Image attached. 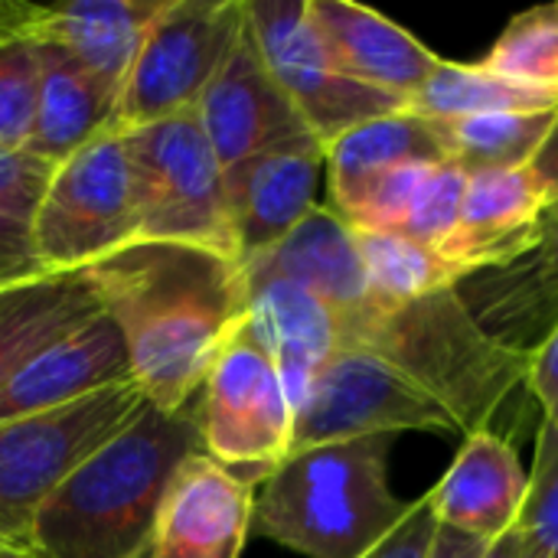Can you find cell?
<instances>
[{
    "mask_svg": "<svg viewBox=\"0 0 558 558\" xmlns=\"http://www.w3.org/2000/svg\"><path fill=\"white\" fill-rule=\"evenodd\" d=\"M435 167L438 163H405V167L386 170L366 186L360 203L340 219H347L356 232H399L405 216L412 213V203L422 183L428 180Z\"/></svg>",
    "mask_w": 558,
    "mask_h": 558,
    "instance_id": "1f68e13d",
    "label": "cell"
},
{
    "mask_svg": "<svg viewBox=\"0 0 558 558\" xmlns=\"http://www.w3.org/2000/svg\"><path fill=\"white\" fill-rule=\"evenodd\" d=\"M343 343L373 350L418 386L454 418L461 441L497 435L517 448L520 438H536L543 428L530 389L533 356L494 340L454 288L402 307L369 304L343 324Z\"/></svg>",
    "mask_w": 558,
    "mask_h": 558,
    "instance_id": "7a4b0ae2",
    "label": "cell"
},
{
    "mask_svg": "<svg viewBox=\"0 0 558 558\" xmlns=\"http://www.w3.org/2000/svg\"><path fill=\"white\" fill-rule=\"evenodd\" d=\"M481 62L520 85L558 92V3L517 13Z\"/></svg>",
    "mask_w": 558,
    "mask_h": 558,
    "instance_id": "f1b7e54d",
    "label": "cell"
},
{
    "mask_svg": "<svg viewBox=\"0 0 558 558\" xmlns=\"http://www.w3.org/2000/svg\"><path fill=\"white\" fill-rule=\"evenodd\" d=\"M239 265L245 288L258 281H291L337 311L343 324L369 307L360 235L330 206H314L278 245Z\"/></svg>",
    "mask_w": 558,
    "mask_h": 558,
    "instance_id": "2e32d148",
    "label": "cell"
},
{
    "mask_svg": "<svg viewBox=\"0 0 558 558\" xmlns=\"http://www.w3.org/2000/svg\"><path fill=\"white\" fill-rule=\"evenodd\" d=\"M311 23L343 75L409 98L425 85L441 56L396 20L353 0H307Z\"/></svg>",
    "mask_w": 558,
    "mask_h": 558,
    "instance_id": "d6986e66",
    "label": "cell"
},
{
    "mask_svg": "<svg viewBox=\"0 0 558 558\" xmlns=\"http://www.w3.org/2000/svg\"><path fill=\"white\" fill-rule=\"evenodd\" d=\"M128 379L131 360L124 337L101 311L62 340L33 353L7 383H0V425L69 405Z\"/></svg>",
    "mask_w": 558,
    "mask_h": 558,
    "instance_id": "e0dca14e",
    "label": "cell"
},
{
    "mask_svg": "<svg viewBox=\"0 0 558 558\" xmlns=\"http://www.w3.org/2000/svg\"><path fill=\"white\" fill-rule=\"evenodd\" d=\"M481 558H546V556H543V549L536 546L533 533L520 523L517 530H510V533H504L497 543H490V546H487V553H484Z\"/></svg>",
    "mask_w": 558,
    "mask_h": 558,
    "instance_id": "ab89813d",
    "label": "cell"
},
{
    "mask_svg": "<svg viewBox=\"0 0 558 558\" xmlns=\"http://www.w3.org/2000/svg\"><path fill=\"white\" fill-rule=\"evenodd\" d=\"M471 317L500 343L536 353L558 330V203L539 219V242L517 262L454 284Z\"/></svg>",
    "mask_w": 558,
    "mask_h": 558,
    "instance_id": "5bb4252c",
    "label": "cell"
},
{
    "mask_svg": "<svg viewBox=\"0 0 558 558\" xmlns=\"http://www.w3.org/2000/svg\"><path fill=\"white\" fill-rule=\"evenodd\" d=\"M487 546L490 543H484V539H474V536H464L458 530L438 526L428 558H481L487 553Z\"/></svg>",
    "mask_w": 558,
    "mask_h": 558,
    "instance_id": "f35d334b",
    "label": "cell"
},
{
    "mask_svg": "<svg viewBox=\"0 0 558 558\" xmlns=\"http://www.w3.org/2000/svg\"><path fill=\"white\" fill-rule=\"evenodd\" d=\"M320 173L324 144L317 137L278 144L222 173L239 262L278 245L317 206Z\"/></svg>",
    "mask_w": 558,
    "mask_h": 558,
    "instance_id": "9a60e30c",
    "label": "cell"
},
{
    "mask_svg": "<svg viewBox=\"0 0 558 558\" xmlns=\"http://www.w3.org/2000/svg\"><path fill=\"white\" fill-rule=\"evenodd\" d=\"M39 85L36 39L13 20L10 0H0V147L23 150Z\"/></svg>",
    "mask_w": 558,
    "mask_h": 558,
    "instance_id": "f546056e",
    "label": "cell"
},
{
    "mask_svg": "<svg viewBox=\"0 0 558 558\" xmlns=\"http://www.w3.org/2000/svg\"><path fill=\"white\" fill-rule=\"evenodd\" d=\"M245 294V327L271 356L298 409L317 373L343 347V320L320 298L291 281H258L248 284Z\"/></svg>",
    "mask_w": 558,
    "mask_h": 558,
    "instance_id": "7402d4cb",
    "label": "cell"
},
{
    "mask_svg": "<svg viewBox=\"0 0 558 558\" xmlns=\"http://www.w3.org/2000/svg\"><path fill=\"white\" fill-rule=\"evenodd\" d=\"M373 307H402L454 288L461 275L432 245L396 232H356Z\"/></svg>",
    "mask_w": 558,
    "mask_h": 558,
    "instance_id": "83f0119b",
    "label": "cell"
},
{
    "mask_svg": "<svg viewBox=\"0 0 558 558\" xmlns=\"http://www.w3.org/2000/svg\"><path fill=\"white\" fill-rule=\"evenodd\" d=\"M558 92L530 88L507 75L490 72L484 62H448L441 59L425 85L409 98L405 111L428 121H451L494 111H553Z\"/></svg>",
    "mask_w": 558,
    "mask_h": 558,
    "instance_id": "484cf974",
    "label": "cell"
},
{
    "mask_svg": "<svg viewBox=\"0 0 558 558\" xmlns=\"http://www.w3.org/2000/svg\"><path fill=\"white\" fill-rule=\"evenodd\" d=\"M147 405L137 383L98 389L69 405L0 425V549L29 556L39 507L62 481L124 432ZM33 558V556H29Z\"/></svg>",
    "mask_w": 558,
    "mask_h": 558,
    "instance_id": "5b68a950",
    "label": "cell"
},
{
    "mask_svg": "<svg viewBox=\"0 0 558 558\" xmlns=\"http://www.w3.org/2000/svg\"><path fill=\"white\" fill-rule=\"evenodd\" d=\"M134 170L141 239L193 242L239 258L222 163L196 111L124 131Z\"/></svg>",
    "mask_w": 558,
    "mask_h": 558,
    "instance_id": "52a82bcc",
    "label": "cell"
},
{
    "mask_svg": "<svg viewBox=\"0 0 558 558\" xmlns=\"http://www.w3.org/2000/svg\"><path fill=\"white\" fill-rule=\"evenodd\" d=\"M461 435L454 418L373 350L343 343L294 409V448L369 435Z\"/></svg>",
    "mask_w": 558,
    "mask_h": 558,
    "instance_id": "30bf717a",
    "label": "cell"
},
{
    "mask_svg": "<svg viewBox=\"0 0 558 558\" xmlns=\"http://www.w3.org/2000/svg\"><path fill=\"white\" fill-rule=\"evenodd\" d=\"M245 29V0H163L118 92L111 131L196 111Z\"/></svg>",
    "mask_w": 558,
    "mask_h": 558,
    "instance_id": "9c48e42d",
    "label": "cell"
},
{
    "mask_svg": "<svg viewBox=\"0 0 558 558\" xmlns=\"http://www.w3.org/2000/svg\"><path fill=\"white\" fill-rule=\"evenodd\" d=\"M445 144L428 118L412 111H396L356 124L324 144V170L330 186V209L347 216L366 186L386 170L405 163H445Z\"/></svg>",
    "mask_w": 558,
    "mask_h": 558,
    "instance_id": "cb8c5ba5",
    "label": "cell"
},
{
    "mask_svg": "<svg viewBox=\"0 0 558 558\" xmlns=\"http://www.w3.org/2000/svg\"><path fill=\"white\" fill-rule=\"evenodd\" d=\"M196 118L222 163V173L278 144L314 137L268 72L248 20L222 69L203 92Z\"/></svg>",
    "mask_w": 558,
    "mask_h": 558,
    "instance_id": "7c38bea8",
    "label": "cell"
},
{
    "mask_svg": "<svg viewBox=\"0 0 558 558\" xmlns=\"http://www.w3.org/2000/svg\"><path fill=\"white\" fill-rule=\"evenodd\" d=\"M530 170L536 173V180L546 190V199L558 203V118L549 131V137L543 141V147L536 150V157L530 160Z\"/></svg>",
    "mask_w": 558,
    "mask_h": 558,
    "instance_id": "74e56055",
    "label": "cell"
},
{
    "mask_svg": "<svg viewBox=\"0 0 558 558\" xmlns=\"http://www.w3.org/2000/svg\"><path fill=\"white\" fill-rule=\"evenodd\" d=\"M160 7L163 0H72L56 7L10 0L13 20L29 36L62 46L118 92Z\"/></svg>",
    "mask_w": 558,
    "mask_h": 558,
    "instance_id": "44dd1931",
    "label": "cell"
},
{
    "mask_svg": "<svg viewBox=\"0 0 558 558\" xmlns=\"http://www.w3.org/2000/svg\"><path fill=\"white\" fill-rule=\"evenodd\" d=\"M39 275H46V268L36 258L29 222L0 213V288L13 281L39 278Z\"/></svg>",
    "mask_w": 558,
    "mask_h": 558,
    "instance_id": "d590c367",
    "label": "cell"
},
{
    "mask_svg": "<svg viewBox=\"0 0 558 558\" xmlns=\"http://www.w3.org/2000/svg\"><path fill=\"white\" fill-rule=\"evenodd\" d=\"M435 533H438L435 510H432L428 497H418L415 504H409L399 526L363 558H428Z\"/></svg>",
    "mask_w": 558,
    "mask_h": 558,
    "instance_id": "e575fe53",
    "label": "cell"
},
{
    "mask_svg": "<svg viewBox=\"0 0 558 558\" xmlns=\"http://www.w3.org/2000/svg\"><path fill=\"white\" fill-rule=\"evenodd\" d=\"M101 314L85 271H46L0 288V383L33 353Z\"/></svg>",
    "mask_w": 558,
    "mask_h": 558,
    "instance_id": "d4e9b609",
    "label": "cell"
},
{
    "mask_svg": "<svg viewBox=\"0 0 558 558\" xmlns=\"http://www.w3.org/2000/svg\"><path fill=\"white\" fill-rule=\"evenodd\" d=\"M245 20L268 72L320 144L373 118L405 111L402 98L337 69L311 23L307 0H245Z\"/></svg>",
    "mask_w": 558,
    "mask_h": 558,
    "instance_id": "8fae6325",
    "label": "cell"
},
{
    "mask_svg": "<svg viewBox=\"0 0 558 558\" xmlns=\"http://www.w3.org/2000/svg\"><path fill=\"white\" fill-rule=\"evenodd\" d=\"M546 206V190L530 167L474 173L461 219L438 252L461 278L510 265L539 242V219Z\"/></svg>",
    "mask_w": 558,
    "mask_h": 558,
    "instance_id": "ac0fdd59",
    "label": "cell"
},
{
    "mask_svg": "<svg viewBox=\"0 0 558 558\" xmlns=\"http://www.w3.org/2000/svg\"><path fill=\"white\" fill-rule=\"evenodd\" d=\"M558 108L553 111H494L471 114L451 121H432L445 154L464 173L487 170H520L530 167L543 141L556 124Z\"/></svg>",
    "mask_w": 558,
    "mask_h": 558,
    "instance_id": "4316f807",
    "label": "cell"
},
{
    "mask_svg": "<svg viewBox=\"0 0 558 558\" xmlns=\"http://www.w3.org/2000/svg\"><path fill=\"white\" fill-rule=\"evenodd\" d=\"M0 558H29L26 553H10V549H0Z\"/></svg>",
    "mask_w": 558,
    "mask_h": 558,
    "instance_id": "60d3db41",
    "label": "cell"
},
{
    "mask_svg": "<svg viewBox=\"0 0 558 558\" xmlns=\"http://www.w3.org/2000/svg\"><path fill=\"white\" fill-rule=\"evenodd\" d=\"M468 183H471V173H464L458 163H451V160L438 163L428 173V180L422 183V190L412 203V213L405 216V222L396 235H405V239L438 248L454 232V226L461 219Z\"/></svg>",
    "mask_w": 558,
    "mask_h": 558,
    "instance_id": "4dcf8cb0",
    "label": "cell"
},
{
    "mask_svg": "<svg viewBox=\"0 0 558 558\" xmlns=\"http://www.w3.org/2000/svg\"><path fill=\"white\" fill-rule=\"evenodd\" d=\"M199 451L190 409L157 412L144 405L39 507L29 556L144 558L180 464Z\"/></svg>",
    "mask_w": 558,
    "mask_h": 558,
    "instance_id": "3957f363",
    "label": "cell"
},
{
    "mask_svg": "<svg viewBox=\"0 0 558 558\" xmlns=\"http://www.w3.org/2000/svg\"><path fill=\"white\" fill-rule=\"evenodd\" d=\"M29 235L46 271H85L141 239L134 170L118 131H105L52 167Z\"/></svg>",
    "mask_w": 558,
    "mask_h": 558,
    "instance_id": "8992f818",
    "label": "cell"
},
{
    "mask_svg": "<svg viewBox=\"0 0 558 558\" xmlns=\"http://www.w3.org/2000/svg\"><path fill=\"white\" fill-rule=\"evenodd\" d=\"M85 275L124 337L131 379L147 405L190 409L209 366L245 324L239 258L193 242L134 239Z\"/></svg>",
    "mask_w": 558,
    "mask_h": 558,
    "instance_id": "6da1fadb",
    "label": "cell"
},
{
    "mask_svg": "<svg viewBox=\"0 0 558 558\" xmlns=\"http://www.w3.org/2000/svg\"><path fill=\"white\" fill-rule=\"evenodd\" d=\"M392 435L291 451L258 487L252 533L307 558L369 556L405 517L389 487Z\"/></svg>",
    "mask_w": 558,
    "mask_h": 558,
    "instance_id": "277c9868",
    "label": "cell"
},
{
    "mask_svg": "<svg viewBox=\"0 0 558 558\" xmlns=\"http://www.w3.org/2000/svg\"><path fill=\"white\" fill-rule=\"evenodd\" d=\"M530 389L543 412V425L558 428V330L533 353L530 363Z\"/></svg>",
    "mask_w": 558,
    "mask_h": 558,
    "instance_id": "8d00e7d4",
    "label": "cell"
},
{
    "mask_svg": "<svg viewBox=\"0 0 558 558\" xmlns=\"http://www.w3.org/2000/svg\"><path fill=\"white\" fill-rule=\"evenodd\" d=\"M255 484L209 454H190L157 513L144 558H242L252 536Z\"/></svg>",
    "mask_w": 558,
    "mask_h": 558,
    "instance_id": "4fadbf2b",
    "label": "cell"
},
{
    "mask_svg": "<svg viewBox=\"0 0 558 558\" xmlns=\"http://www.w3.org/2000/svg\"><path fill=\"white\" fill-rule=\"evenodd\" d=\"M49 173L52 167L33 160L29 154L0 147V213L29 222Z\"/></svg>",
    "mask_w": 558,
    "mask_h": 558,
    "instance_id": "836d02e7",
    "label": "cell"
},
{
    "mask_svg": "<svg viewBox=\"0 0 558 558\" xmlns=\"http://www.w3.org/2000/svg\"><path fill=\"white\" fill-rule=\"evenodd\" d=\"M190 412L203 454L255 487L294 448V405L245 324L209 366Z\"/></svg>",
    "mask_w": 558,
    "mask_h": 558,
    "instance_id": "ba28073f",
    "label": "cell"
},
{
    "mask_svg": "<svg viewBox=\"0 0 558 558\" xmlns=\"http://www.w3.org/2000/svg\"><path fill=\"white\" fill-rule=\"evenodd\" d=\"M546 558H558V428L543 425L536 435V461L530 471V497L520 520Z\"/></svg>",
    "mask_w": 558,
    "mask_h": 558,
    "instance_id": "d6a6232c",
    "label": "cell"
},
{
    "mask_svg": "<svg viewBox=\"0 0 558 558\" xmlns=\"http://www.w3.org/2000/svg\"><path fill=\"white\" fill-rule=\"evenodd\" d=\"M36 56H39L36 111L23 154H29L46 167H56L75 150H82L85 144H92L95 137H101L105 131H111L118 88L105 85L56 43L36 39Z\"/></svg>",
    "mask_w": 558,
    "mask_h": 558,
    "instance_id": "603a6c76",
    "label": "cell"
},
{
    "mask_svg": "<svg viewBox=\"0 0 558 558\" xmlns=\"http://www.w3.org/2000/svg\"><path fill=\"white\" fill-rule=\"evenodd\" d=\"M425 497L438 526L497 543L523 520L530 474L510 441L497 435H471L461 441L445 477Z\"/></svg>",
    "mask_w": 558,
    "mask_h": 558,
    "instance_id": "ffe728a7",
    "label": "cell"
}]
</instances>
